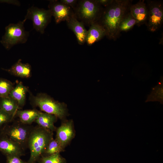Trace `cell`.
Returning <instances> with one entry per match:
<instances>
[{"instance_id":"277c9868","label":"cell","mask_w":163,"mask_h":163,"mask_svg":"<svg viewBox=\"0 0 163 163\" xmlns=\"http://www.w3.org/2000/svg\"><path fill=\"white\" fill-rule=\"evenodd\" d=\"M102 9L96 0H79L73 11L78 20L90 26L97 21Z\"/></svg>"},{"instance_id":"4fadbf2b","label":"cell","mask_w":163,"mask_h":163,"mask_svg":"<svg viewBox=\"0 0 163 163\" xmlns=\"http://www.w3.org/2000/svg\"><path fill=\"white\" fill-rule=\"evenodd\" d=\"M129 11L136 20L137 24L140 25L145 23L147 16L146 4L144 0H140L130 5Z\"/></svg>"},{"instance_id":"6da1fadb","label":"cell","mask_w":163,"mask_h":163,"mask_svg":"<svg viewBox=\"0 0 163 163\" xmlns=\"http://www.w3.org/2000/svg\"><path fill=\"white\" fill-rule=\"evenodd\" d=\"M130 1L113 0L103 9L96 22L104 29L106 36L110 39H115L119 35V27L122 19L129 11Z\"/></svg>"},{"instance_id":"2e32d148","label":"cell","mask_w":163,"mask_h":163,"mask_svg":"<svg viewBox=\"0 0 163 163\" xmlns=\"http://www.w3.org/2000/svg\"><path fill=\"white\" fill-rule=\"evenodd\" d=\"M6 70L14 76L22 78H28L31 74V67L28 63H23L19 59Z\"/></svg>"},{"instance_id":"e0dca14e","label":"cell","mask_w":163,"mask_h":163,"mask_svg":"<svg viewBox=\"0 0 163 163\" xmlns=\"http://www.w3.org/2000/svg\"><path fill=\"white\" fill-rule=\"evenodd\" d=\"M27 91V88L20 82L14 87L8 97L16 101L20 108L23 107L25 104Z\"/></svg>"},{"instance_id":"4316f807","label":"cell","mask_w":163,"mask_h":163,"mask_svg":"<svg viewBox=\"0 0 163 163\" xmlns=\"http://www.w3.org/2000/svg\"><path fill=\"white\" fill-rule=\"evenodd\" d=\"M60 1L64 4L71 7L73 10L76 6L78 0H60Z\"/></svg>"},{"instance_id":"7402d4cb","label":"cell","mask_w":163,"mask_h":163,"mask_svg":"<svg viewBox=\"0 0 163 163\" xmlns=\"http://www.w3.org/2000/svg\"><path fill=\"white\" fill-rule=\"evenodd\" d=\"M39 163H66L65 158L60 153H57L48 155H42L39 159Z\"/></svg>"},{"instance_id":"d4e9b609","label":"cell","mask_w":163,"mask_h":163,"mask_svg":"<svg viewBox=\"0 0 163 163\" xmlns=\"http://www.w3.org/2000/svg\"><path fill=\"white\" fill-rule=\"evenodd\" d=\"M14 117L0 109V127L11 121Z\"/></svg>"},{"instance_id":"ac0fdd59","label":"cell","mask_w":163,"mask_h":163,"mask_svg":"<svg viewBox=\"0 0 163 163\" xmlns=\"http://www.w3.org/2000/svg\"><path fill=\"white\" fill-rule=\"evenodd\" d=\"M19 108L16 101L9 97L0 98V109L14 117Z\"/></svg>"},{"instance_id":"ffe728a7","label":"cell","mask_w":163,"mask_h":163,"mask_svg":"<svg viewBox=\"0 0 163 163\" xmlns=\"http://www.w3.org/2000/svg\"><path fill=\"white\" fill-rule=\"evenodd\" d=\"M158 101L163 104V78L161 77L160 81L152 89L150 94L149 95L145 102Z\"/></svg>"},{"instance_id":"3957f363","label":"cell","mask_w":163,"mask_h":163,"mask_svg":"<svg viewBox=\"0 0 163 163\" xmlns=\"http://www.w3.org/2000/svg\"><path fill=\"white\" fill-rule=\"evenodd\" d=\"M30 103L35 107H38L44 112L55 116L57 118L64 120L68 115L66 105L64 103L55 100L47 94L43 93L30 96Z\"/></svg>"},{"instance_id":"7c38bea8","label":"cell","mask_w":163,"mask_h":163,"mask_svg":"<svg viewBox=\"0 0 163 163\" xmlns=\"http://www.w3.org/2000/svg\"><path fill=\"white\" fill-rule=\"evenodd\" d=\"M68 27L75 34L78 43L82 45L86 43L87 30L84 25L78 20L75 16L66 21Z\"/></svg>"},{"instance_id":"8fae6325","label":"cell","mask_w":163,"mask_h":163,"mask_svg":"<svg viewBox=\"0 0 163 163\" xmlns=\"http://www.w3.org/2000/svg\"><path fill=\"white\" fill-rule=\"evenodd\" d=\"M25 149L19 144L6 136H0V151L6 157L17 156L20 157L24 155Z\"/></svg>"},{"instance_id":"9a60e30c","label":"cell","mask_w":163,"mask_h":163,"mask_svg":"<svg viewBox=\"0 0 163 163\" xmlns=\"http://www.w3.org/2000/svg\"><path fill=\"white\" fill-rule=\"evenodd\" d=\"M57 118L54 115L40 111L35 122L39 126L53 132L56 129L54 123Z\"/></svg>"},{"instance_id":"d6986e66","label":"cell","mask_w":163,"mask_h":163,"mask_svg":"<svg viewBox=\"0 0 163 163\" xmlns=\"http://www.w3.org/2000/svg\"><path fill=\"white\" fill-rule=\"evenodd\" d=\"M40 111L35 109L20 110H18L16 113L19 121L22 123L30 125L35 122Z\"/></svg>"},{"instance_id":"ba28073f","label":"cell","mask_w":163,"mask_h":163,"mask_svg":"<svg viewBox=\"0 0 163 163\" xmlns=\"http://www.w3.org/2000/svg\"><path fill=\"white\" fill-rule=\"evenodd\" d=\"M146 5L147 16L145 23L147 28L154 32L160 28L163 21V7L158 1H148Z\"/></svg>"},{"instance_id":"603a6c76","label":"cell","mask_w":163,"mask_h":163,"mask_svg":"<svg viewBox=\"0 0 163 163\" xmlns=\"http://www.w3.org/2000/svg\"><path fill=\"white\" fill-rule=\"evenodd\" d=\"M64 149L57 140L53 138L49 142L43 155L60 153L64 151Z\"/></svg>"},{"instance_id":"9c48e42d","label":"cell","mask_w":163,"mask_h":163,"mask_svg":"<svg viewBox=\"0 0 163 163\" xmlns=\"http://www.w3.org/2000/svg\"><path fill=\"white\" fill-rule=\"evenodd\" d=\"M48 7L56 24L66 21L74 15L73 9L60 1L50 0Z\"/></svg>"},{"instance_id":"484cf974","label":"cell","mask_w":163,"mask_h":163,"mask_svg":"<svg viewBox=\"0 0 163 163\" xmlns=\"http://www.w3.org/2000/svg\"><path fill=\"white\" fill-rule=\"evenodd\" d=\"M6 158V163H27L17 156H8Z\"/></svg>"},{"instance_id":"83f0119b","label":"cell","mask_w":163,"mask_h":163,"mask_svg":"<svg viewBox=\"0 0 163 163\" xmlns=\"http://www.w3.org/2000/svg\"><path fill=\"white\" fill-rule=\"evenodd\" d=\"M96 1L100 5L105 7L110 4L113 0H96Z\"/></svg>"},{"instance_id":"f1b7e54d","label":"cell","mask_w":163,"mask_h":163,"mask_svg":"<svg viewBox=\"0 0 163 163\" xmlns=\"http://www.w3.org/2000/svg\"><path fill=\"white\" fill-rule=\"evenodd\" d=\"M0 2L7 3L11 4H12L17 5H19V4H20L19 2L18 1H13L11 0H0Z\"/></svg>"},{"instance_id":"7a4b0ae2","label":"cell","mask_w":163,"mask_h":163,"mask_svg":"<svg viewBox=\"0 0 163 163\" xmlns=\"http://www.w3.org/2000/svg\"><path fill=\"white\" fill-rule=\"evenodd\" d=\"M53 138V132L38 125L34 127L27 142L30 156L27 163H36L43 155L48 144Z\"/></svg>"},{"instance_id":"5b68a950","label":"cell","mask_w":163,"mask_h":163,"mask_svg":"<svg viewBox=\"0 0 163 163\" xmlns=\"http://www.w3.org/2000/svg\"><path fill=\"white\" fill-rule=\"evenodd\" d=\"M24 19L16 23H10L5 28V32L0 42L4 47L9 50L14 45L25 43L29 36V32L25 30Z\"/></svg>"},{"instance_id":"30bf717a","label":"cell","mask_w":163,"mask_h":163,"mask_svg":"<svg viewBox=\"0 0 163 163\" xmlns=\"http://www.w3.org/2000/svg\"><path fill=\"white\" fill-rule=\"evenodd\" d=\"M56 130L55 139L65 149L75 136L73 121L72 120H64Z\"/></svg>"},{"instance_id":"52a82bcc","label":"cell","mask_w":163,"mask_h":163,"mask_svg":"<svg viewBox=\"0 0 163 163\" xmlns=\"http://www.w3.org/2000/svg\"><path fill=\"white\" fill-rule=\"evenodd\" d=\"M52 15L50 10L39 8L32 6L27 10L24 18L30 20L35 30L41 34L44 33L45 30L51 21Z\"/></svg>"},{"instance_id":"44dd1931","label":"cell","mask_w":163,"mask_h":163,"mask_svg":"<svg viewBox=\"0 0 163 163\" xmlns=\"http://www.w3.org/2000/svg\"><path fill=\"white\" fill-rule=\"evenodd\" d=\"M137 22L129 11L121 21L119 27V32L126 31L131 29Z\"/></svg>"},{"instance_id":"5bb4252c","label":"cell","mask_w":163,"mask_h":163,"mask_svg":"<svg viewBox=\"0 0 163 163\" xmlns=\"http://www.w3.org/2000/svg\"><path fill=\"white\" fill-rule=\"evenodd\" d=\"M106 35V31L103 27L97 23H94L87 30L86 43L88 46H91Z\"/></svg>"},{"instance_id":"cb8c5ba5","label":"cell","mask_w":163,"mask_h":163,"mask_svg":"<svg viewBox=\"0 0 163 163\" xmlns=\"http://www.w3.org/2000/svg\"><path fill=\"white\" fill-rule=\"evenodd\" d=\"M13 83L4 79H0V98L8 97L14 88Z\"/></svg>"},{"instance_id":"8992f818","label":"cell","mask_w":163,"mask_h":163,"mask_svg":"<svg viewBox=\"0 0 163 163\" xmlns=\"http://www.w3.org/2000/svg\"><path fill=\"white\" fill-rule=\"evenodd\" d=\"M33 127L19 120L15 121L5 126L2 130L1 134L19 144L25 149L27 147L28 140Z\"/></svg>"}]
</instances>
